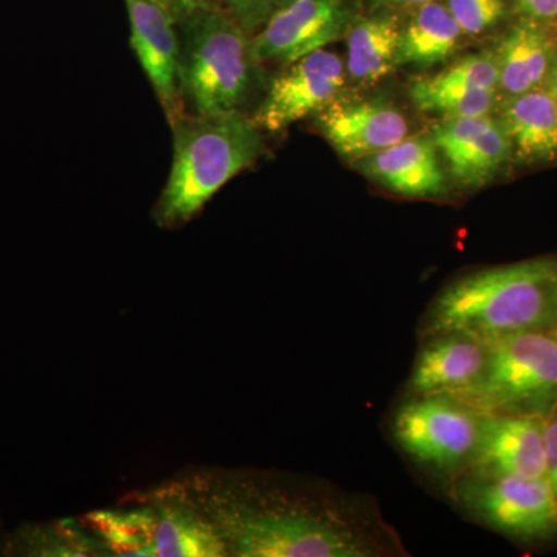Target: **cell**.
I'll return each instance as SVG.
<instances>
[{
  "label": "cell",
  "mask_w": 557,
  "mask_h": 557,
  "mask_svg": "<svg viewBox=\"0 0 557 557\" xmlns=\"http://www.w3.org/2000/svg\"><path fill=\"white\" fill-rule=\"evenodd\" d=\"M226 556L373 557L397 552L372 511L330 491L259 472L199 469L174 480Z\"/></svg>",
  "instance_id": "6da1fadb"
},
{
  "label": "cell",
  "mask_w": 557,
  "mask_h": 557,
  "mask_svg": "<svg viewBox=\"0 0 557 557\" xmlns=\"http://www.w3.org/2000/svg\"><path fill=\"white\" fill-rule=\"evenodd\" d=\"M556 329L557 256H547L454 278L429 306L420 335L461 332L493 339Z\"/></svg>",
  "instance_id": "7a4b0ae2"
},
{
  "label": "cell",
  "mask_w": 557,
  "mask_h": 557,
  "mask_svg": "<svg viewBox=\"0 0 557 557\" xmlns=\"http://www.w3.org/2000/svg\"><path fill=\"white\" fill-rule=\"evenodd\" d=\"M174 160L153 219L161 228L185 225L230 180L265 150L262 131L240 112L193 113L174 124Z\"/></svg>",
  "instance_id": "3957f363"
},
{
  "label": "cell",
  "mask_w": 557,
  "mask_h": 557,
  "mask_svg": "<svg viewBox=\"0 0 557 557\" xmlns=\"http://www.w3.org/2000/svg\"><path fill=\"white\" fill-rule=\"evenodd\" d=\"M180 91L193 113L240 110L251 90V38L222 7L178 24Z\"/></svg>",
  "instance_id": "277c9868"
},
{
  "label": "cell",
  "mask_w": 557,
  "mask_h": 557,
  "mask_svg": "<svg viewBox=\"0 0 557 557\" xmlns=\"http://www.w3.org/2000/svg\"><path fill=\"white\" fill-rule=\"evenodd\" d=\"M486 341L482 375L450 397L482 416L544 417L557 399L556 333H512Z\"/></svg>",
  "instance_id": "5b68a950"
},
{
  "label": "cell",
  "mask_w": 557,
  "mask_h": 557,
  "mask_svg": "<svg viewBox=\"0 0 557 557\" xmlns=\"http://www.w3.org/2000/svg\"><path fill=\"white\" fill-rule=\"evenodd\" d=\"M482 413L450 395H410L392 423L395 442L417 463L438 472L467 468Z\"/></svg>",
  "instance_id": "8992f818"
},
{
  "label": "cell",
  "mask_w": 557,
  "mask_h": 557,
  "mask_svg": "<svg viewBox=\"0 0 557 557\" xmlns=\"http://www.w3.org/2000/svg\"><path fill=\"white\" fill-rule=\"evenodd\" d=\"M456 493L472 518L512 541L557 537V497L547 479L468 475Z\"/></svg>",
  "instance_id": "52a82bcc"
},
{
  "label": "cell",
  "mask_w": 557,
  "mask_h": 557,
  "mask_svg": "<svg viewBox=\"0 0 557 557\" xmlns=\"http://www.w3.org/2000/svg\"><path fill=\"white\" fill-rule=\"evenodd\" d=\"M355 24L348 0H293L251 38L256 64L292 62L346 38Z\"/></svg>",
  "instance_id": "ba28073f"
},
{
  "label": "cell",
  "mask_w": 557,
  "mask_h": 557,
  "mask_svg": "<svg viewBox=\"0 0 557 557\" xmlns=\"http://www.w3.org/2000/svg\"><path fill=\"white\" fill-rule=\"evenodd\" d=\"M344 87L346 67L338 54L325 49L313 51L274 76L252 121L260 131L284 132L338 100Z\"/></svg>",
  "instance_id": "9c48e42d"
},
{
  "label": "cell",
  "mask_w": 557,
  "mask_h": 557,
  "mask_svg": "<svg viewBox=\"0 0 557 557\" xmlns=\"http://www.w3.org/2000/svg\"><path fill=\"white\" fill-rule=\"evenodd\" d=\"M431 137L463 188L490 185L512 163L511 141L500 116L440 120L432 124Z\"/></svg>",
  "instance_id": "30bf717a"
},
{
  "label": "cell",
  "mask_w": 557,
  "mask_h": 557,
  "mask_svg": "<svg viewBox=\"0 0 557 557\" xmlns=\"http://www.w3.org/2000/svg\"><path fill=\"white\" fill-rule=\"evenodd\" d=\"M465 471L471 478L547 479L544 417L483 416Z\"/></svg>",
  "instance_id": "8fae6325"
},
{
  "label": "cell",
  "mask_w": 557,
  "mask_h": 557,
  "mask_svg": "<svg viewBox=\"0 0 557 557\" xmlns=\"http://www.w3.org/2000/svg\"><path fill=\"white\" fill-rule=\"evenodd\" d=\"M131 21V44L171 126L185 115L180 91V35L172 20L153 0H124Z\"/></svg>",
  "instance_id": "7c38bea8"
},
{
  "label": "cell",
  "mask_w": 557,
  "mask_h": 557,
  "mask_svg": "<svg viewBox=\"0 0 557 557\" xmlns=\"http://www.w3.org/2000/svg\"><path fill=\"white\" fill-rule=\"evenodd\" d=\"M318 131L350 163L408 137L405 113L384 100H336L314 115Z\"/></svg>",
  "instance_id": "4fadbf2b"
},
{
  "label": "cell",
  "mask_w": 557,
  "mask_h": 557,
  "mask_svg": "<svg viewBox=\"0 0 557 557\" xmlns=\"http://www.w3.org/2000/svg\"><path fill=\"white\" fill-rule=\"evenodd\" d=\"M421 341L410 372V395H456L482 375L487 359L486 339L445 332Z\"/></svg>",
  "instance_id": "5bb4252c"
},
{
  "label": "cell",
  "mask_w": 557,
  "mask_h": 557,
  "mask_svg": "<svg viewBox=\"0 0 557 557\" xmlns=\"http://www.w3.org/2000/svg\"><path fill=\"white\" fill-rule=\"evenodd\" d=\"M355 164L366 177L397 196L409 199H442L446 196L445 174L431 135L406 137Z\"/></svg>",
  "instance_id": "9a60e30c"
},
{
  "label": "cell",
  "mask_w": 557,
  "mask_h": 557,
  "mask_svg": "<svg viewBox=\"0 0 557 557\" xmlns=\"http://www.w3.org/2000/svg\"><path fill=\"white\" fill-rule=\"evenodd\" d=\"M500 120L511 141L512 163L544 166L557 161V102L547 86L505 98Z\"/></svg>",
  "instance_id": "2e32d148"
},
{
  "label": "cell",
  "mask_w": 557,
  "mask_h": 557,
  "mask_svg": "<svg viewBox=\"0 0 557 557\" xmlns=\"http://www.w3.org/2000/svg\"><path fill=\"white\" fill-rule=\"evenodd\" d=\"M557 46L541 22L522 17L498 42V90L505 98L539 89L547 84Z\"/></svg>",
  "instance_id": "e0dca14e"
},
{
  "label": "cell",
  "mask_w": 557,
  "mask_h": 557,
  "mask_svg": "<svg viewBox=\"0 0 557 557\" xmlns=\"http://www.w3.org/2000/svg\"><path fill=\"white\" fill-rule=\"evenodd\" d=\"M401 25L392 14L355 21L347 33V72L355 83L372 86L398 67Z\"/></svg>",
  "instance_id": "ac0fdd59"
},
{
  "label": "cell",
  "mask_w": 557,
  "mask_h": 557,
  "mask_svg": "<svg viewBox=\"0 0 557 557\" xmlns=\"http://www.w3.org/2000/svg\"><path fill=\"white\" fill-rule=\"evenodd\" d=\"M463 32L443 3L428 2L417 7L408 25L401 27L398 47L399 65L432 67L453 57Z\"/></svg>",
  "instance_id": "d6986e66"
},
{
  "label": "cell",
  "mask_w": 557,
  "mask_h": 557,
  "mask_svg": "<svg viewBox=\"0 0 557 557\" xmlns=\"http://www.w3.org/2000/svg\"><path fill=\"white\" fill-rule=\"evenodd\" d=\"M497 91L472 87L445 86L429 78H418L410 84L413 106L440 119H475L491 115Z\"/></svg>",
  "instance_id": "ffe728a7"
},
{
  "label": "cell",
  "mask_w": 557,
  "mask_h": 557,
  "mask_svg": "<svg viewBox=\"0 0 557 557\" xmlns=\"http://www.w3.org/2000/svg\"><path fill=\"white\" fill-rule=\"evenodd\" d=\"M3 552H17L22 556H97L104 552L94 534L83 527L60 522L57 527H33L20 531Z\"/></svg>",
  "instance_id": "44dd1931"
},
{
  "label": "cell",
  "mask_w": 557,
  "mask_h": 557,
  "mask_svg": "<svg viewBox=\"0 0 557 557\" xmlns=\"http://www.w3.org/2000/svg\"><path fill=\"white\" fill-rule=\"evenodd\" d=\"M431 78L435 83L445 84V86L498 91L496 57L490 53L469 54Z\"/></svg>",
  "instance_id": "7402d4cb"
},
{
  "label": "cell",
  "mask_w": 557,
  "mask_h": 557,
  "mask_svg": "<svg viewBox=\"0 0 557 557\" xmlns=\"http://www.w3.org/2000/svg\"><path fill=\"white\" fill-rule=\"evenodd\" d=\"M463 35L478 36L496 27L507 16V0H446Z\"/></svg>",
  "instance_id": "603a6c76"
},
{
  "label": "cell",
  "mask_w": 557,
  "mask_h": 557,
  "mask_svg": "<svg viewBox=\"0 0 557 557\" xmlns=\"http://www.w3.org/2000/svg\"><path fill=\"white\" fill-rule=\"evenodd\" d=\"M289 2L293 0H220V5L249 36H255Z\"/></svg>",
  "instance_id": "cb8c5ba5"
},
{
  "label": "cell",
  "mask_w": 557,
  "mask_h": 557,
  "mask_svg": "<svg viewBox=\"0 0 557 557\" xmlns=\"http://www.w3.org/2000/svg\"><path fill=\"white\" fill-rule=\"evenodd\" d=\"M544 449L547 480L557 497V399L544 416Z\"/></svg>",
  "instance_id": "d4e9b609"
},
{
  "label": "cell",
  "mask_w": 557,
  "mask_h": 557,
  "mask_svg": "<svg viewBox=\"0 0 557 557\" xmlns=\"http://www.w3.org/2000/svg\"><path fill=\"white\" fill-rule=\"evenodd\" d=\"M153 2L159 3L161 9L177 22V25L188 20L197 11L222 7L220 0H153Z\"/></svg>",
  "instance_id": "484cf974"
},
{
  "label": "cell",
  "mask_w": 557,
  "mask_h": 557,
  "mask_svg": "<svg viewBox=\"0 0 557 557\" xmlns=\"http://www.w3.org/2000/svg\"><path fill=\"white\" fill-rule=\"evenodd\" d=\"M512 2L527 20L541 22V24L557 20V0H512Z\"/></svg>",
  "instance_id": "4316f807"
},
{
  "label": "cell",
  "mask_w": 557,
  "mask_h": 557,
  "mask_svg": "<svg viewBox=\"0 0 557 557\" xmlns=\"http://www.w3.org/2000/svg\"><path fill=\"white\" fill-rule=\"evenodd\" d=\"M370 9H399V7H420L423 3L434 2V0H368Z\"/></svg>",
  "instance_id": "83f0119b"
},
{
  "label": "cell",
  "mask_w": 557,
  "mask_h": 557,
  "mask_svg": "<svg viewBox=\"0 0 557 557\" xmlns=\"http://www.w3.org/2000/svg\"><path fill=\"white\" fill-rule=\"evenodd\" d=\"M547 89L552 91L553 98H555L557 102V51L555 54V60H553L552 70H549V75L547 79Z\"/></svg>",
  "instance_id": "f1b7e54d"
},
{
  "label": "cell",
  "mask_w": 557,
  "mask_h": 557,
  "mask_svg": "<svg viewBox=\"0 0 557 557\" xmlns=\"http://www.w3.org/2000/svg\"><path fill=\"white\" fill-rule=\"evenodd\" d=\"M555 35H553V39H555L556 46H557V20L555 21Z\"/></svg>",
  "instance_id": "f546056e"
},
{
  "label": "cell",
  "mask_w": 557,
  "mask_h": 557,
  "mask_svg": "<svg viewBox=\"0 0 557 557\" xmlns=\"http://www.w3.org/2000/svg\"><path fill=\"white\" fill-rule=\"evenodd\" d=\"M555 333H556V336H557V329H556V332H555Z\"/></svg>",
  "instance_id": "4dcf8cb0"
}]
</instances>
